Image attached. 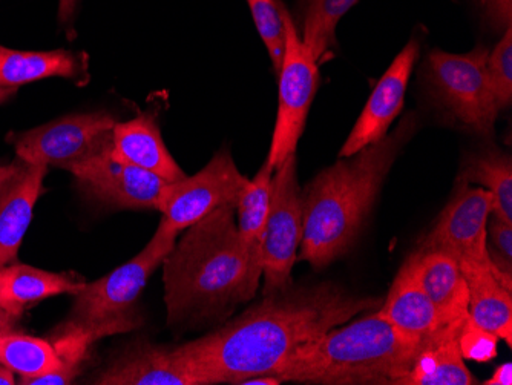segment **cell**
<instances>
[{
    "label": "cell",
    "mask_w": 512,
    "mask_h": 385,
    "mask_svg": "<svg viewBox=\"0 0 512 385\" xmlns=\"http://www.w3.org/2000/svg\"><path fill=\"white\" fill-rule=\"evenodd\" d=\"M381 304L338 284H292L264 293L263 300L220 329L175 349L198 385L241 384L275 375L296 350Z\"/></svg>",
    "instance_id": "cell-1"
},
{
    "label": "cell",
    "mask_w": 512,
    "mask_h": 385,
    "mask_svg": "<svg viewBox=\"0 0 512 385\" xmlns=\"http://www.w3.org/2000/svg\"><path fill=\"white\" fill-rule=\"evenodd\" d=\"M184 231L161 264L169 326L224 320L260 289L261 251L241 238L237 203Z\"/></svg>",
    "instance_id": "cell-2"
},
{
    "label": "cell",
    "mask_w": 512,
    "mask_h": 385,
    "mask_svg": "<svg viewBox=\"0 0 512 385\" xmlns=\"http://www.w3.org/2000/svg\"><path fill=\"white\" fill-rule=\"evenodd\" d=\"M416 126V117L408 114L393 134L341 158L310 181L302 191V260L319 269L352 249L385 177Z\"/></svg>",
    "instance_id": "cell-3"
},
{
    "label": "cell",
    "mask_w": 512,
    "mask_h": 385,
    "mask_svg": "<svg viewBox=\"0 0 512 385\" xmlns=\"http://www.w3.org/2000/svg\"><path fill=\"white\" fill-rule=\"evenodd\" d=\"M416 350V341L376 310L296 350L273 376L301 384L396 385L410 369Z\"/></svg>",
    "instance_id": "cell-4"
},
{
    "label": "cell",
    "mask_w": 512,
    "mask_h": 385,
    "mask_svg": "<svg viewBox=\"0 0 512 385\" xmlns=\"http://www.w3.org/2000/svg\"><path fill=\"white\" fill-rule=\"evenodd\" d=\"M178 232L158 224L140 254L74 295L73 309L65 323L51 332L50 341L63 362L83 364L92 344L106 336L137 329L142 320L135 304L155 270L177 243Z\"/></svg>",
    "instance_id": "cell-5"
},
{
    "label": "cell",
    "mask_w": 512,
    "mask_h": 385,
    "mask_svg": "<svg viewBox=\"0 0 512 385\" xmlns=\"http://www.w3.org/2000/svg\"><path fill=\"white\" fill-rule=\"evenodd\" d=\"M485 47L468 54L431 51L427 59V79L440 106L460 125L490 137L494 134L500 108L488 76Z\"/></svg>",
    "instance_id": "cell-6"
},
{
    "label": "cell",
    "mask_w": 512,
    "mask_h": 385,
    "mask_svg": "<svg viewBox=\"0 0 512 385\" xmlns=\"http://www.w3.org/2000/svg\"><path fill=\"white\" fill-rule=\"evenodd\" d=\"M284 27L286 48L278 74V116L267 157V163L273 169L278 168L289 155L296 154L319 85L318 63L299 37L287 8L284 10Z\"/></svg>",
    "instance_id": "cell-7"
},
{
    "label": "cell",
    "mask_w": 512,
    "mask_h": 385,
    "mask_svg": "<svg viewBox=\"0 0 512 385\" xmlns=\"http://www.w3.org/2000/svg\"><path fill=\"white\" fill-rule=\"evenodd\" d=\"M117 119L108 112L66 116L10 135L19 160L28 165L71 166L108 148Z\"/></svg>",
    "instance_id": "cell-8"
},
{
    "label": "cell",
    "mask_w": 512,
    "mask_h": 385,
    "mask_svg": "<svg viewBox=\"0 0 512 385\" xmlns=\"http://www.w3.org/2000/svg\"><path fill=\"white\" fill-rule=\"evenodd\" d=\"M302 241V191L296 174V154L273 172L269 215L261 238L264 293L292 286V269Z\"/></svg>",
    "instance_id": "cell-9"
},
{
    "label": "cell",
    "mask_w": 512,
    "mask_h": 385,
    "mask_svg": "<svg viewBox=\"0 0 512 385\" xmlns=\"http://www.w3.org/2000/svg\"><path fill=\"white\" fill-rule=\"evenodd\" d=\"M249 181L227 149L218 151L198 174L168 183L157 209L160 223L180 234L215 209L238 203Z\"/></svg>",
    "instance_id": "cell-10"
},
{
    "label": "cell",
    "mask_w": 512,
    "mask_h": 385,
    "mask_svg": "<svg viewBox=\"0 0 512 385\" xmlns=\"http://www.w3.org/2000/svg\"><path fill=\"white\" fill-rule=\"evenodd\" d=\"M496 208L493 194L483 188H471L457 181V191L440 214L430 234L419 249L442 251L456 258L457 263L497 269L488 251L486 223Z\"/></svg>",
    "instance_id": "cell-11"
},
{
    "label": "cell",
    "mask_w": 512,
    "mask_h": 385,
    "mask_svg": "<svg viewBox=\"0 0 512 385\" xmlns=\"http://www.w3.org/2000/svg\"><path fill=\"white\" fill-rule=\"evenodd\" d=\"M111 145L68 169L76 178L83 194L117 209H154L160 205L161 195L168 181L120 162L111 155Z\"/></svg>",
    "instance_id": "cell-12"
},
{
    "label": "cell",
    "mask_w": 512,
    "mask_h": 385,
    "mask_svg": "<svg viewBox=\"0 0 512 385\" xmlns=\"http://www.w3.org/2000/svg\"><path fill=\"white\" fill-rule=\"evenodd\" d=\"M419 50V40L411 39L407 47L393 60L387 73L382 76L375 91L371 93L364 111L356 120L347 142L342 146L339 157H350L387 135L391 123L404 108L408 80L419 57Z\"/></svg>",
    "instance_id": "cell-13"
},
{
    "label": "cell",
    "mask_w": 512,
    "mask_h": 385,
    "mask_svg": "<svg viewBox=\"0 0 512 385\" xmlns=\"http://www.w3.org/2000/svg\"><path fill=\"white\" fill-rule=\"evenodd\" d=\"M46 174L48 166L23 163L19 172L0 189V267L17 263L23 237L43 194Z\"/></svg>",
    "instance_id": "cell-14"
},
{
    "label": "cell",
    "mask_w": 512,
    "mask_h": 385,
    "mask_svg": "<svg viewBox=\"0 0 512 385\" xmlns=\"http://www.w3.org/2000/svg\"><path fill=\"white\" fill-rule=\"evenodd\" d=\"M99 385H198L175 347L134 344L96 379Z\"/></svg>",
    "instance_id": "cell-15"
},
{
    "label": "cell",
    "mask_w": 512,
    "mask_h": 385,
    "mask_svg": "<svg viewBox=\"0 0 512 385\" xmlns=\"http://www.w3.org/2000/svg\"><path fill=\"white\" fill-rule=\"evenodd\" d=\"M465 320L467 318L447 324L436 335L419 344L410 369L396 385L477 384L460 353L459 333Z\"/></svg>",
    "instance_id": "cell-16"
},
{
    "label": "cell",
    "mask_w": 512,
    "mask_h": 385,
    "mask_svg": "<svg viewBox=\"0 0 512 385\" xmlns=\"http://www.w3.org/2000/svg\"><path fill=\"white\" fill-rule=\"evenodd\" d=\"M111 155L120 162L152 172L168 183L186 177L166 148L155 117L149 112L128 122H117L112 129Z\"/></svg>",
    "instance_id": "cell-17"
},
{
    "label": "cell",
    "mask_w": 512,
    "mask_h": 385,
    "mask_svg": "<svg viewBox=\"0 0 512 385\" xmlns=\"http://www.w3.org/2000/svg\"><path fill=\"white\" fill-rule=\"evenodd\" d=\"M378 310L399 332L416 341L417 346L450 324L417 283L407 261L394 278L387 300L382 301Z\"/></svg>",
    "instance_id": "cell-18"
},
{
    "label": "cell",
    "mask_w": 512,
    "mask_h": 385,
    "mask_svg": "<svg viewBox=\"0 0 512 385\" xmlns=\"http://www.w3.org/2000/svg\"><path fill=\"white\" fill-rule=\"evenodd\" d=\"M468 286V313L488 332L512 346V277L499 269L460 263Z\"/></svg>",
    "instance_id": "cell-19"
},
{
    "label": "cell",
    "mask_w": 512,
    "mask_h": 385,
    "mask_svg": "<svg viewBox=\"0 0 512 385\" xmlns=\"http://www.w3.org/2000/svg\"><path fill=\"white\" fill-rule=\"evenodd\" d=\"M407 264L447 323L468 315L467 281L456 258L447 252L417 249Z\"/></svg>",
    "instance_id": "cell-20"
},
{
    "label": "cell",
    "mask_w": 512,
    "mask_h": 385,
    "mask_svg": "<svg viewBox=\"0 0 512 385\" xmlns=\"http://www.w3.org/2000/svg\"><path fill=\"white\" fill-rule=\"evenodd\" d=\"M86 283L71 274H56L27 264L0 267V289L8 310L22 316L28 307L63 293L76 295Z\"/></svg>",
    "instance_id": "cell-21"
},
{
    "label": "cell",
    "mask_w": 512,
    "mask_h": 385,
    "mask_svg": "<svg viewBox=\"0 0 512 385\" xmlns=\"http://www.w3.org/2000/svg\"><path fill=\"white\" fill-rule=\"evenodd\" d=\"M83 71L79 56L66 50L19 51L0 45V86L14 89L37 80L76 79Z\"/></svg>",
    "instance_id": "cell-22"
},
{
    "label": "cell",
    "mask_w": 512,
    "mask_h": 385,
    "mask_svg": "<svg viewBox=\"0 0 512 385\" xmlns=\"http://www.w3.org/2000/svg\"><path fill=\"white\" fill-rule=\"evenodd\" d=\"M457 181L476 183L493 194L496 208L493 214L512 223V162L511 155L497 148L476 152L467 158Z\"/></svg>",
    "instance_id": "cell-23"
},
{
    "label": "cell",
    "mask_w": 512,
    "mask_h": 385,
    "mask_svg": "<svg viewBox=\"0 0 512 385\" xmlns=\"http://www.w3.org/2000/svg\"><path fill=\"white\" fill-rule=\"evenodd\" d=\"M0 364L20 378H34L62 366V359L50 339L8 332L0 333Z\"/></svg>",
    "instance_id": "cell-24"
},
{
    "label": "cell",
    "mask_w": 512,
    "mask_h": 385,
    "mask_svg": "<svg viewBox=\"0 0 512 385\" xmlns=\"http://www.w3.org/2000/svg\"><path fill=\"white\" fill-rule=\"evenodd\" d=\"M273 172L275 169L266 160L237 203L238 232L250 247L260 251L272 197Z\"/></svg>",
    "instance_id": "cell-25"
},
{
    "label": "cell",
    "mask_w": 512,
    "mask_h": 385,
    "mask_svg": "<svg viewBox=\"0 0 512 385\" xmlns=\"http://www.w3.org/2000/svg\"><path fill=\"white\" fill-rule=\"evenodd\" d=\"M358 0H302L304 8V37L302 42L309 48L313 59L321 65L335 45L336 27L344 14Z\"/></svg>",
    "instance_id": "cell-26"
},
{
    "label": "cell",
    "mask_w": 512,
    "mask_h": 385,
    "mask_svg": "<svg viewBox=\"0 0 512 385\" xmlns=\"http://www.w3.org/2000/svg\"><path fill=\"white\" fill-rule=\"evenodd\" d=\"M256 30L260 33L273 70L278 77L283 66L284 48H286V27H284V7L279 0H247Z\"/></svg>",
    "instance_id": "cell-27"
},
{
    "label": "cell",
    "mask_w": 512,
    "mask_h": 385,
    "mask_svg": "<svg viewBox=\"0 0 512 385\" xmlns=\"http://www.w3.org/2000/svg\"><path fill=\"white\" fill-rule=\"evenodd\" d=\"M512 25L488 56V76L500 111L512 102Z\"/></svg>",
    "instance_id": "cell-28"
},
{
    "label": "cell",
    "mask_w": 512,
    "mask_h": 385,
    "mask_svg": "<svg viewBox=\"0 0 512 385\" xmlns=\"http://www.w3.org/2000/svg\"><path fill=\"white\" fill-rule=\"evenodd\" d=\"M497 338L494 333L480 327L468 313L459 333V347L463 359L476 362H490L497 356Z\"/></svg>",
    "instance_id": "cell-29"
},
{
    "label": "cell",
    "mask_w": 512,
    "mask_h": 385,
    "mask_svg": "<svg viewBox=\"0 0 512 385\" xmlns=\"http://www.w3.org/2000/svg\"><path fill=\"white\" fill-rule=\"evenodd\" d=\"M486 237L491 260L500 272L512 277V223L491 214L486 223Z\"/></svg>",
    "instance_id": "cell-30"
},
{
    "label": "cell",
    "mask_w": 512,
    "mask_h": 385,
    "mask_svg": "<svg viewBox=\"0 0 512 385\" xmlns=\"http://www.w3.org/2000/svg\"><path fill=\"white\" fill-rule=\"evenodd\" d=\"M83 364H74V362H63L62 366L57 367L53 372L45 375L34 376V378H20L19 382L23 385H66L73 384L77 376L82 373Z\"/></svg>",
    "instance_id": "cell-31"
},
{
    "label": "cell",
    "mask_w": 512,
    "mask_h": 385,
    "mask_svg": "<svg viewBox=\"0 0 512 385\" xmlns=\"http://www.w3.org/2000/svg\"><path fill=\"white\" fill-rule=\"evenodd\" d=\"M491 22L497 27L512 25V0H480Z\"/></svg>",
    "instance_id": "cell-32"
},
{
    "label": "cell",
    "mask_w": 512,
    "mask_h": 385,
    "mask_svg": "<svg viewBox=\"0 0 512 385\" xmlns=\"http://www.w3.org/2000/svg\"><path fill=\"white\" fill-rule=\"evenodd\" d=\"M486 385H511L512 384V364L505 362L502 366L497 367L494 375L488 381L483 382Z\"/></svg>",
    "instance_id": "cell-33"
},
{
    "label": "cell",
    "mask_w": 512,
    "mask_h": 385,
    "mask_svg": "<svg viewBox=\"0 0 512 385\" xmlns=\"http://www.w3.org/2000/svg\"><path fill=\"white\" fill-rule=\"evenodd\" d=\"M22 166L23 162L19 158H17L16 162L0 163V189L4 188L5 183L11 177H14Z\"/></svg>",
    "instance_id": "cell-34"
},
{
    "label": "cell",
    "mask_w": 512,
    "mask_h": 385,
    "mask_svg": "<svg viewBox=\"0 0 512 385\" xmlns=\"http://www.w3.org/2000/svg\"><path fill=\"white\" fill-rule=\"evenodd\" d=\"M19 320V316L13 315L7 310H0V333L16 332Z\"/></svg>",
    "instance_id": "cell-35"
},
{
    "label": "cell",
    "mask_w": 512,
    "mask_h": 385,
    "mask_svg": "<svg viewBox=\"0 0 512 385\" xmlns=\"http://www.w3.org/2000/svg\"><path fill=\"white\" fill-rule=\"evenodd\" d=\"M77 0H59V19L60 22H68L73 17L76 10Z\"/></svg>",
    "instance_id": "cell-36"
},
{
    "label": "cell",
    "mask_w": 512,
    "mask_h": 385,
    "mask_svg": "<svg viewBox=\"0 0 512 385\" xmlns=\"http://www.w3.org/2000/svg\"><path fill=\"white\" fill-rule=\"evenodd\" d=\"M281 381H279L276 376L273 375H263V376H253V378L246 379V381L241 382V385H279Z\"/></svg>",
    "instance_id": "cell-37"
},
{
    "label": "cell",
    "mask_w": 512,
    "mask_h": 385,
    "mask_svg": "<svg viewBox=\"0 0 512 385\" xmlns=\"http://www.w3.org/2000/svg\"><path fill=\"white\" fill-rule=\"evenodd\" d=\"M17 384L14 373L7 367L0 364V385H14Z\"/></svg>",
    "instance_id": "cell-38"
},
{
    "label": "cell",
    "mask_w": 512,
    "mask_h": 385,
    "mask_svg": "<svg viewBox=\"0 0 512 385\" xmlns=\"http://www.w3.org/2000/svg\"><path fill=\"white\" fill-rule=\"evenodd\" d=\"M14 93H16L14 89H8L4 88V86H0V105H2V103L7 102V100L10 99V97L13 96Z\"/></svg>",
    "instance_id": "cell-39"
},
{
    "label": "cell",
    "mask_w": 512,
    "mask_h": 385,
    "mask_svg": "<svg viewBox=\"0 0 512 385\" xmlns=\"http://www.w3.org/2000/svg\"><path fill=\"white\" fill-rule=\"evenodd\" d=\"M0 310H7V312H10V310H8L7 303H5L4 295H2V289H0Z\"/></svg>",
    "instance_id": "cell-40"
}]
</instances>
